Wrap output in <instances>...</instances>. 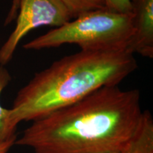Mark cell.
Returning <instances> with one entry per match:
<instances>
[{"label":"cell","instance_id":"cell-1","mask_svg":"<svg viewBox=\"0 0 153 153\" xmlns=\"http://www.w3.org/2000/svg\"><path fill=\"white\" fill-rule=\"evenodd\" d=\"M142 113L138 89L101 87L33 120L14 145L35 153H122Z\"/></svg>","mask_w":153,"mask_h":153},{"label":"cell","instance_id":"cell-2","mask_svg":"<svg viewBox=\"0 0 153 153\" xmlns=\"http://www.w3.org/2000/svg\"><path fill=\"white\" fill-rule=\"evenodd\" d=\"M137 68L127 51H80L36 72L17 93L9 109V129L77 102L101 87L118 86Z\"/></svg>","mask_w":153,"mask_h":153},{"label":"cell","instance_id":"cell-3","mask_svg":"<svg viewBox=\"0 0 153 153\" xmlns=\"http://www.w3.org/2000/svg\"><path fill=\"white\" fill-rule=\"evenodd\" d=\"M60 27L36 37L25 45L30 51L77 45L81 51H126L132 35V14H122L103 8L84 13Z\"/></svg>","mask_w":153,"mask_h":153},{"label":"cell","instance_id":"cell-4","mask_svg":"<svg viewBox=\"0 0 153 153\" xmlns=\"http://www.w3.org/2000/svg\"><path fill=\"white\" fill-rule=\"evenodd\" d=\"M72 19L59 0H20L14 29L0 48V65L10 62L19 44L30 30L45 26L60 27Z\"/></svg>","mask_w":153,"mask_h":153},{"label":"cell","instance_id":"cell-5","mask_svg":"<svg viewBox=\"0 0 153 153\" xmlns=\"http://www.w3.org/2000/svg\"><path fill=\"white\" fill-rule=\"evenodd\" d=\"M133 35L126 51L153 57V0H131Z\"/></svg>","mask_w":153,"mask_h":153},{"label":"cell","instance_id":"cell-6","mask_svg":"<svg viewBox=\"0 0 153 153\" xmlns=\"http://www.w3.org/2000/svg\"><path fill=\"white\" fill-rule=\"evenodd\" d=\"M122 153H153V119L150 111H143L136 131Z\"/></svg>","mask_w":153,"mask_h":153},{"label":"cell","instance_id":"cell-7","mask_svg":"<svg viewBox=\"0 0 153 153\" xmlns=\"http://www.w3.org/2000/svg\"><path fill=\"white\" fill-rule=\"evenodd\" d=\"M11 75L5 66L0 65V95L11 81ZM9 109L3 108L0 104V140L8 139L16 135L9 129L8 118Z\"/></svg>","mask_w":153,"mask_h":153},{"label":"cell","instance_id":"cell-8","mask_svg":"<svg viewBox=\"0 0 153 153\" xmlns=\"http://www.w3.org/2000/svg\"><path fill=\"white\" fill-rule=\"evenodd\" d=\"M68 9L72 19L84 13L106 8L104 0H59Z\"/></svg>","mask_w":153,"mask_h":153},{"label":"cell","instance_id":"cell-9","mask_svg":"<svg viewBox=\"0 0 153 153\" xmlns=\"http://www.w3.org/2000/svg\"><path fill=\"white\" fill-rule=\"evenodd\" d=\"M105 7L108 10L122 14H130L132 11L131 0H104Z\"/></svg>","mask_w":153,"mask_h":153},{"label":"cell","instance_id":"cell-10","mask_svg":"<svg viewBox=\"0 0 153 153\" xmlns=\"http://www.w3.org/2000/svg\"><path fill=\"white\" fill-rule=\"evenodd\" d=\"M19 1L20 0H12L11 1V5L8 14L7 15L4 20V26L9 25L12 23L16 19L17 14H18L19 7Z\"/></svg>","mask_w":153,"mask_h":153},{"label":"cell","instance_id":"cell-11","mask_svg":"<svg viewBox=\"0 0 153 153\" xmlns=\"http://www.w3.org/2000/svg\"><path fill=\"white\" fill-rule=\"evenodd\" d=\"M16 140V135L8 139L0 140V153H7L10 148L14 145Z\"/></svg>","mask_w":153,"mask_h":153}]
</instances>
